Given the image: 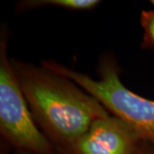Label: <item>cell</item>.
<instances>
[{
	"label": "cell",
	"instance_id": "obj_1",
	"mask_svg": "<svg viewBox=\"0 0 154 154\" xmlns=\"http://www.w3.org/2000/svg\"><path fill=\"white\" fill-rule=\"evenodd\" d=\"M11 61L34 120L57 151L74 142L94 122L110 115L69 79L42 65Z\"/></svg>",
	"mask_w": 154,
	"mask_h": 154
},
{
	"label": "cell",
	"instance_id": "obj_2",
	"mask_svg": "<svg viewBox=\"0 0 154 154\" xmlns=\"http://www.w3.org/2000/svg\"><path fill=\"white\" fill-rule=\"evenodd\" d=\"M42 66L76 83L94 96L110 115L132 128L143 141L154 145V100L126 88L122 82L119 68L112 57L106 55L100 59L98 79L53 60L44 61Z\"/></svg>",
	"mask_w": 154,
	"mask_h": 154
},
{
	"label": "cell",
	"instance_id": "obj_3",
	"mask_svg": "<svg viewBox=\"0 0 154 154\" xmlns=\"http://www.w3.org/2000/svg\"><path fill=\"white\" fill-rule=\"evenodd\" d=\"M8 35L0 37V133L20 150L55 154L57 149L39 129L22 91L12 61L7 55Z\"/></svg>",
	"mask_w": 154,
	"mask_h": 154
},
{
	"label": "cell",
	"instance_id": "obj_4",
	"mask_svg": "<svg viewBox=\"0 0 154 154\" xmlns=\"http://www.w3.org/2000/svg\"><path fill=\"white\" fill-rule=\"evenodd\" d=\"M143 140L115 116L99 119L74 142L58 149L60 154H135Z\"/></svg>",
	"mask_w": 154,
	"mask_h": 154
},
{
	"label": "cell",
	"instance_id": "obj_5",
	"mask_svg": "<svg viewBox=\"0 0 154 154\" xmlns=\"http://www.w3.org/2000/svg\"><path fill=\"white\" fill-rule=\"evenodd\" d=\"M101 2L99 0H27L19 3V10L26 11L40 7H57L69 11H90L96 8Z\"/></svg>",
	"mask_w": 154,
	"mask_h": 154
},
{
	"label": "cell",
	"instance_id": "obj_6",
	"mask_svg": "<svg viewBox=\"0 0 154 154\" xmlns=\"http://www.w3.org/2000/svg\"><path fill=\"white\" fill-rule=\"evenodd\" d=\"M140 25L143 28V45L154 49V9L140 13Z\"/></svg>",
	"mask_w": 154,
	"mask_h": 154
},
{
	"label": "cell",
	"instance_id": "obj_7",
	"mask_svg": "<svg viewBox=\"0 0 154 154\" xmlns=\"http://www.w3.org/2000/svg\"><path fill=\"white\" fill-rule=\"evenodd\" d=\"M135 154H154V145L142 141Z\"/></svg>",
	"mask_w": 154,
	"mask_h": 154
},
{
	"label": "cell",
	"instance_id": "obj_8",
	"mask_svg": "<svg viewBox=\"0 0 154 154\" xmlns=\"http://www.w3.org/2000/svg\"><path fill=\"white\" fill-rule=\"evenodd\" d=\"M17 154H36L31 152H28V151H24V150H20V152Z\"/></svg>",
	"mask_w": 154,
	"mask_h": 154
},
{
	"label": "cell",
	"instance_id": "obj_9",
	"mask_svg": "<svg viewBox=\"0 0 154 154\" xmlns=\"http://www.w3.org/2000/svg\"><path fill=\"white\" fill-rule=\"evenodd\" d=\"M151 4H152V5L153 6L154 8V0H152V1H151Z\"/></svg>",
	"mask_w": 154,
	"mask_h": 154
}]
</instances>
